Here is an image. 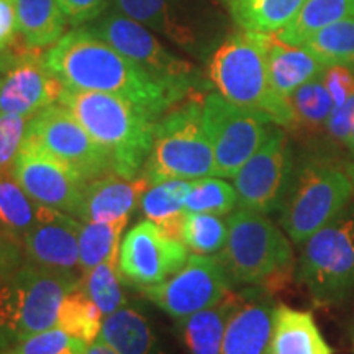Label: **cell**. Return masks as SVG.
<instances>
[{
	"label": "cell",
	"instance_id": "1",
	"mask_svg": "<svg viewBox=\"0 0 354 354\" xmlns=\"http://www.w3.org/2000/svg\"><path fill=\"white\" fill-rule=\"evenodd\" d=\"M43 59L64 87L122 97L154 120L184 100L87 26L66 33L43 53Z\"/></svg>",
	"mask_w": 354,
	"mask_h": 354
},
{
	"label": "cell",
	"instance_id": "2",
	"mask_svg": "<svg viewBox=\"0 0 354 354\" xmlns=\"http://www.w3.org/2000/svg\"><path fill=\"white\" fill-rule=\"evenodd\" d=\"M269 37L243 28L230 33L209 57V81L232 104L264 115L284 130H295L297 118L290 100L279 95L269 79Z\"/></svg>",
	"mask_w": 354,
	"mask_h": 354
},
{
	"label": "cell",
	"instance_id": "3",
	"mask_svg": "<svg viewBox=\"0 0 354 354\" xmlns=\"http://www.w3.org/2000/svg\"><path fill=\"white\" fill-rule=\"evenodd\" d=\"M57 104L64 105L88 135L107 149L115 174L130 179L140 176L151 151L158 120L122 97L104 92L64 87Z\"/></svg>",
	"mask_w": 354,
	"mask_h": 354
},
{
	"label": "cell",
	"instance_id": "4",
	"mask_svg": "<svg viewBox=\"0 0 354 354\" xmlns=\"http://www.w3.org/2000/svg\"><path fill=\"white\" fill-rule=\"evenodd\" d=\"M353 194L346 161L308 149L295 158L289 190L277 212L279 223L292 243L302 246L348 205Z\"/></svg>",
	"mask_w": 354,
	"mask_h": 354
},
{
	"label": "cell",
	"instance_id": "5",
	"mask_svg": "<svg viewBox=\"0 0 354 354\" xmlns=\"http://www.w3.org/2000/svg\"><path fill=\"white\" fill-rule=\"evenodd\" d=\"M228 238L218 259L233 287L274 292L294 272V251L282 230L266 214L236 207L228 215Z\"/></svg>",
	"mask_w": 354,
	"mask_h": 354
},
{
	"label": "cell",
	"instance_id": "6",
	"mask_svg": "<svg viewBox=\"0 0 354 354\" xmlns=\"http://www.w3.org/2000/svg\"><path fill=\"white\" fill-rule=\"evenodd\" d=\"M203 92H194L158 118L151 151L140 176L149 185L216 176L215 156L203 123Z\"/></svg>",
	"mask_w": 354,
	"mask_h": 354
},
{
	"label": "cell",
	"instance_id": "7",
	"mask_svg": "<svg viewBox=\"0 0 354 354\" xmlns=\"http://www.w3.org/2000/svg\"><path fill=\"white\" fill-rule=\"evenodd\" d=\"M295 277L320 305L343 302L354 290V203L304 243Z\"/></svg>",
	"mask_w": 354,
	"mask_h": 354
},
{
	"label": "cell",
	"instance_id": "8",
	"mask_svg": "<svg viewBox=\"0 0 354 354\" xmlns=\"http://www.w3.org/2000/svg\"><path fill=\"white\" fill-rule=\"evenodd\" d=\"M79 286L81 276L53 271L25 259L19 271L0 284V313L15 343L56 328L64 297Z\"/></svg>",
	"mask_w": 354,
	"mask_h": 354
},
{
	"label": "cell",
	"instance_id": "9",
	"mask_svg": "<svg viewBox=\"0 0 354 354\" xmlns=\"http://www.w3.org/2000/svg\"><path fill=\"white\" fill-rule=\"evenodd\" d=\"M86 26L146 73L156 77L159 82L169 87L180 99H185L194 92H202L203 87H207V82L201 77L196 66L166 48L161 39L154 37L151 30L140 21L115 10L105 12Z\"/></svg>",
	"mask_w": 354,
	"mask_h": 354
},
{
	"label": "cell",
	"instance_id": "10",
	"mask_svg": "<svg viewBox=\"0 0 354 354\" xmlns=\"http://www.w3.org/2000/svg\"><path fill=\"white\" fill-rule=\"evenodd\" d=\"M25 141L68 167L84 183L115 172L110 153L61 104H53L30 118Z\"/></svg>",
	"mask_w": 354,
	"mask_h": 354
},
{
	"label": "cell",
	"instance_id": "11",
	"mask_svg": "<svg viewBox=\"0 0 354 354\" xmlns=\"http://www.w3.org/2000/svg\"><path fill=\"white\" fill-rule=\"evenodd\" d=\"M203 123L214 149L218 177H234L261 148L274 127L264 115L238 107L218 92L205 94Z\"/></svg>",
	"mask_w": 354,
	"mask_h": 354
},
{
	"label": "cell",
	"instance_id": "12",
	"mask_svg": "<svg viewBox=\"0 0 354 354\" xmlns=\"http://www.w3.org/2000/svg\"><path fill=\"white\" fill-rule=\"evenodd\" d=\"M295 154L284 128L274 125L261 148L233 177L238 207L261 214L279 212L289 190Z\"/></svg>",
	"mask_w": 354,
	"mask_h": 354
},
{
	"label": "cell",
	"instance_id": "13",
	"mask_svg": "<svg viewBox=\"0 0 354 354\" xmlns=\"http://www.w3.org/2000/svg\"><path fill=\"white\" fill-rule=\"evenodd\" d=\"M43 53L21 39L0 53V113L32 118L59 102L64 84L44 63Z\"/></svg>",
	"mask_w": 354,
	"mask_h": 354
},
{
	"label": "cell",
	"instance_id": "14",
	"mask_svg": "<svg viewBox=\"0 0 354 354\" xmlns=\"http://www.w3.org/2000/svg\"><path fill=\"white\" fill-rule=\"evenodd\" d=\"M189 250L156 223L143 220L125 236L118 253V272L125 286L146 289L167 281L184 268Z\"/></svg>",
	"mask_w": 354,
	"mask_h": 354
},
{
	"label": "cell",
	"instance_id": "15",
	"mask_svg": "<svg viewBox=\"0 0 354 354\" xmlns=\"http://www.w3.org/2000/svg\"><path fill=\"white\" fill-rule=\"evenodd\" d=\"M233 289L218 256H189L179 272L161 284L141 289L162 312L180 322L210 307Z\"/></svg>",
	"mask_w": 354,
	"mask_h": 354
},
{
	"label": "cell",
	"instance_id": "16",
	"mask_svg": "<svg viewBox=\"0 0 354 354\" xmlns=\"http://www.w3.org/2000/svg\"><path fill=\"white\" fill-rule=\"evenodd\" d=\"M12 174L39 205L77 215L87 183L33 145L24 141Z\"/></svg>",
	"mask_w": 354,
	"mask_h": 354
},
{
	"label": "cell",
	"instance_id": "17",
	"mask_svg": "<svg viewBox=\"0 0 354 354\" xmlns=\"http://www.w3.org/2000/svg\"><path fill=\"white\" fill-rule=\"evenodd\" d=\"M112 6L189 55H201L203 50L197 0H112Z\"/></svg>",
	"mask_w": 354,
	"mask_h": 354
},
{
	"label": "cell",
	"instance_id": "18",
	"mask_svg": "<svg viewBox=\"0 0 354 354\" xmlns=\"http://www.w3.org/2000/svg\"><path fill=\"white\" fill-rule=\"evenodd\" d=\"M81 220L46 207L41 220L21 241L25 259L57 272L76 274L79 269V230ZM82 277V276H81Z\"/></svg>",
	"mask_w": 354,
	"mask_h": 354
},
{
	"label": "cell",
	"instance_id": "19",
	"mask_svg": "<svg viewBox=\"0 0 354 354\" xmlns=\"http://www.w3.org/2000/svg\"><path fill=\"white\" fill-rule=\"evenodd\" d=\"M240 302L230 318L220 354H269L272 335V292L246 287L238 292Z\"/></svg>",
	"mask_w": 354,
	"mask_h": 354
},
{
	"label": "cell",
	"instance_id": "20",
	"mask_svg": "<svg viewBox=\"0 0 354 354\" xmlns=\"http://www.w3.org/2000/svg\"><path fill=\"white\" fill-rule=\"evenodd\" d=\"M149 184L138 176L135 179L107 174L86 184L81 207L76 215L81 221H113L130 216L140 207Z\"/></svg>",
	"mask_w": 354,
	"mask_h": 354
},
{
	"label": "cell",
	"instance_id": "21",
	"mask_svg": "<svg viewBox=\"0 0 354 354\" xmlns=\"http://www.w3.org/2000/svg\"><path fill=\"white\" fill-rule=\"evenodd\" d=\"M269 354H333L310 312L279 305L274 312Z\"/></svg>",
	"mask_w": 354,
	"mask_h": 354
},
{
	"label": "cell",
	"instance_id": "22",
	"mask_svg": "<svg viewBox=\"0 0 354 354\" xmlns=\"http://www.w3.org/2000/svg\"><path fill=\"white\" fill-rule=\"evenodd\" d=\"M326 68L318 63L304 46H290L272 35L268 44V71L274 91L289 100L304 84L323 76Z\"/></svg>",
	"mask_w": 354,
	"mask_h": 354
},
{
	"label": "cell",
	"instance_id": "23",
	"mask_svg": "<svg viewBox=\"0 0 354 354\" xmlns=\"http://www.w3.org/2000/svg\"><path fill=\"white\" fill-rule=\"evenodd\" d=\"M240 302V294L230 290L223 299L179 322L189 354H220L225 331L234 308Z\"/></svg>",
	"mask_w": 354,
	"mask_h": 354
},
{
	"label": "cell",
	"instance_id": "24",
	"mask_svg": "<svg viewBox=\"0 0 354 354\" xmlns=\"http://www.w3.org/2000/svg\"><path fill=\"white\" fill-rule=\"evenodd\" d=\"M99 339L118 354H161L148 317L130 305L104 317Z\"/></svg>",
	"mask_w": 354,
	"mask_h": 354
},
{
	"label": "cell",
	"instance_id": "25",
	"mask_svg": "<svg viewBox=\"0 0 354 354\" xmlns=\"http://www.w3.org/2000/svg\"><path fill=\"white\" fill-rule=\"evenodd\" d=\"M19 37L32 50L44 51L66 35V20L57 0H13Z\"/></svg>",
	"mask_w": 354,
	"mask_h": 354
},
{
	"label": "cell",
	"instance_id": "26",
	"mask_svg": "<svg viewBox=\"0 0 354 354\" xmlns=\"http://www.w3.org/2000/svg\"><path fill=\"white\" fill-rule=\"evenodd\" d=\"M46 207L39 205L21 189L10 172H0V233L19 241L41 220Z\"/></svg>",
	"mask_w": 354,
	"mask_h": 354
},
{
	"label": "cell",
	"instance_id": "27",
	"mask_svg": "<svg viewBox=\"0 0 354 354\" xmlns=\"http://www.w3.org/2000/svg\"><path fill=\"white\" fill-rule=\"evenodd\" d=\"M190 180H165L146 189L140 210L146 220L156 223L169 236L180 240V230L185 218V198Z\"/></svg>",
	"mask_w": 354,
	"mask_h": 354
},
{
	"label": "cell",
	"instance_id": "28",
	"mask_svg": "<svg viewBox=\"0 0 354 354\" xmlns=\"http://www.w3.org/2000/svg\"><path fill=\"white\" fill-rule=\"evenodd\" d=\"M348 17H354V0H305L295 19L272 37L290 46H302L318 30Z\"/></svg>",
	"mask_w": 354,
	"mask_h": 354
},
{
	"label": "cell",
	"instance_id": "29",
	"mask_svg": "<svg viewBox=\"0 0 354 354\" xmlns=\"http://www.w3.org/2000/svg\"><path fill=\"white\" fill-rule=\"evenodd\" d=\"M128 218L113 221H82L79 230V269L81 276L104 263L110 256L120 253L122 233Z\"/></svg>",
	"mask_w": 354,
	"mask_h": 354
},
{
	"label": "cell",
	"instance_id": "30",
	"mask_svg": "<svg viewBox=\"0 0 354 354\" xmlns=\"http://www.w3.org/2000/svg\"><path fill=\"white\" fill-rule=\"evenodd\" d=\"M302 46L323 68L344 66L354 69V17L318 30Z\"/></svg>",
	"mask_w": 354,
	"mask_h": 354
},
{
	"label": "cell",
	"instance_id": "31",
	"mask_svg": "<svg viewBox=\"0 0 354 354\" xmlns=\"http://www.w3.org/2000/svg\"><path fill=\"white\" fill-rule=\"evenodd\" d=\"M305 0H254L250 6L232 12L243 30L272 35L295 19Z\"/></svg>",
	"mask_w": 354,
	"mask_h": 354
},
{
	"label": "cell",
	"instance_id": "32",
	"mask_svg": "<svg viewBox=\"0 0 354 354\" xmlns=\"http://www.w3.org/2000/svg\"><path fill=\"white\" fill-rule=\"evenodd\" d=\"M102 322H104V315L99 307L92 302L82 286H79L64 297L56 328L64 330L66 333L76 336L88 344L99 338Z\"/></svg>",
	"mask_w": 354,
	"mask_h": 354
},
{
	"label": "cell",
	"instance_id": "33",
	"mask_svg": "<svg viewBox=\"0 0 354 354\" xmlns=\"http://www.w3.org/2000/svg\"><path fill=\"white\" fill-rule=\"evenodd\" d=\"M122 284L120 272H118V254L110 256L81 277L82 289L99 307L104 317L127 305Z\"/></svg>",
	"mask_w": 354,
	"mask_h": 354
},
{
	"label": "cell",
	"instance_id": "34",
	"mask_svg": "<svg viewBox=\"0 0 354 354\" xmlns=\"http://www.w3.org/2000/svg\"><path fill=\"white\" fill-rule=\"evenodd\" d=\"M238 207V196L233 185L215 177L192 179L185 198V214L230 215Z\"/></svg>",
	"mask_w": 354,
	"mask_h": 354
},
{
	"label": "cell",
	"instance_id": "35",
	"mask_svg": "<svg viewBox=\"0 0 354 354\" xmlns=\"http://www.w3.org/2000/svg\"><path fill=\"white\" fill-rule=\"evenodd\" d=\"M228 221L214 214H185L180 241L196 254L214 256L225 248Z\"/></svg>",
	"mask_w": 354,
	"mask_h": 354
},
{
	"label": "cell",
	"instance_id": "36",
	"mask_svg": "<svg viewBox=\"0 0 354 354\" xmlns=\"http://www.w3.org/2000/svg\"><path fill=\"white\" fill-rule=\"evenodd\" d=\"M289 100L297 118V128L304 127L308 130L325 125L335 109L333 99L323 82V76L300 86Z\"/></svg>",
	"mask_w": 354,
	"mask_h": 354
},
{
	"label": "cell",
	"instance_id": "37",
	"mask_svg": "<svg viewBox=\"0 0 354 354\" xmlns=\"http://www.w3.org/2000/svg\"><path fill=\"white\" fill-rule=\"evenodd\" d=\"M87 343L61 328L30 335L0 354H86Z\"/></svg>",
	"mask_w": 354,
	"mask_h": 354
},
{
	"label": "cell",
	"instance_id": "38",
	"mask_svg": "<svg viewBox=\"0 0 354 354\" xmlns=\"http://www.w3.org/2000/svg\"><path fill=\"white\" fill-rule=\"evenodd\" d=\"M28 117L0 113V172H10L28 130Z\"/></svg>",
	"mask_w": 354,
	"mask_h": 354
},
{
	"label": "cell",
	"instance_id": "39",
	"mask_svg": "<svg viewBox=\"0 0 354 354\" xmlns=\"http://www.w3.org/2000/svg\"><path fill=\"white\" fill-rule=\"evenodd\" d=\"M69 26L79 28L95 21L107 12L112 0H57Z\"/></svg>",
	"mask_w": 354,
	"mask_h": 354
},
{
	"label": "cell",
	"instance_id": "40",
	"mask_svg": "<svg viewBox=\"0 0 354 354\" xmlns=\"http://www.w3.org/2000/svg\"><path fill=\"white\" fill-rule=\"evenodd\" d=\"M323 82L328 88L335 107H342L354 95V73L351 68L344 66L326 68L323 73Z\"/></svg>",
	"mask_w": 354,
	"mask_h": 354
},
{
	"label": "cell",
	"instance_id": "41",
	"mask_svg": "<svg viewBox=\"0 0 354 354\" xmlns=\"http://www.w3.org/2000/svg\"><path fill=\"white\" fill-rule=\"evenodd\" d=\"M354 117V95L349 99L346 104H343L342 107H335L331 112L330 118L326 120V128L328 133L333 136L335 140H338L339 143L348 146L354 141L353 130H351V122Z\"/></svg>",
	"mask_w": 354,
	"mask_h": 354
},
{
	"label": "cell",
	"instance_id": "42",
	"mask_svg": "<svg viewBox=\"0 0 354 354\" xmlns=\"http://www.w3.org/2000/svg\"><path fill=\"white\" fill-rule=\"evenodd\" d=\"M25 263L24 246L0 233V284L10 279Z\"/></svg>",
	"mask_w": 354,
	"mask_h": 354
},
{
	"label": "cell",
	"instance_id": "43",
	"mask_svg": "<svg viewBox=\"0 0 354 354\" xmlns=\"http://www.w3.org/2000/svg\"><path fill=\"white\" fill-rule=\"evenodd\" d=\"M19 41V26L13 0H0V53Z\"/></svg>",
	"mask_w": 354,
	"mask_h": 354
},
{
	"label": "cell",
	"instance_id": "44",
	"mask_svg": "<svg viewBox=\"0 0 354 354\" xmlns=\"http://www.w3.org/2000/svg\"><path fill=\"white\" fill-rule=\"evenodd\" d=\"M13 344H15V338H13L10 328H8L2 313H0V353L7 351V349L13 346Z\"/></svg>",
	"mask_w": 354,
	"mask_h": 354
},
{
	"label": "cell",
	"instance_id": "45",
	"mask_svg": "<svg viewBox=\"0 0 354 354\" xmlns=\"http://www.w3.org/2000/svg\"><path fill=\"white\" fill-rule=\"evenodd\" d=\"M86 354H118V353L113 351V349L110 348L109 344H105L104 342H102V339L97 338L95 342L87 344Z\"/></svg>",
	"mask_w": 354,
	"mask_h": 354
},
{
	"label": "cell",
	"instance_id": "46",
	"mask_svg": "<svg viewBox=\"0 0 354 354\" xmlns=\"http://www.w3.org/2000/svg\"><path fill=\"white\" fill-rule=\"evenodd\" d=\"M348 149H349V154H351V158H349L346 161V171L349 174V179H351L353 190H354V141L348 146Z\"/></svg>",
	"mask_w": 354,
	"mask_h": 354
},
{
	"label": "cell",
	"instance_id": "47",
	"mask_svg": "<svg viewBox=\"0 0 354 354\" xmlns=\"http://www.w3.org/2000/svg\"><path fill=\"white\" fill-rule=\"evenodd\" d=\"M253 2H254V0H225V3H227L230 13L238 10V8H241V7L250 6V3H253Z\"/></svg>",
	"mask_w": 354,
	"mask_h": 354
},
{
	"label": "cell",
	"instance_id": "48",
	"mask_svg": "<svg viewBox=\"0 0 354 354\" xmlns=\"http://www.w3.org/2000/svg\"><path fill=\"white\" fill-rule=\"evenodd\" d=\"M351 130H353V136H354V117H353V122H351Z\"/></svg>",
	"mask_w": 354,
	"mask_h": 354
},
{
	"label": "cell",
	"instance_id": "49",
	"mask_svg": "<svg viewBox=\"0 0 354 354\" xmlns=\"http://www.w3.org/2000/svg\"><path fill=\"white\" fill-rule=\"evenodd\" d=\"M0 77H2V73H0Z\"/></svg>",
	"mask_w": 354,
	"mask_h": 354
}]
</instances>
